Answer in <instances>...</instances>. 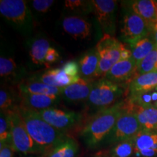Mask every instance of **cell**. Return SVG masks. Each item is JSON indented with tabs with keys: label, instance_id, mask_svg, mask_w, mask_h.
<instances>
[{
	"label": "cell",
	"instance_id": "1",
	"mask_svg": "<svg viewBox=\"0 0 157 157\" xmlns=\"http://www.w3.org/2000/svg\"><path fill=\"white\" fill-rule=\"evenodd\" d=\"M126 104L127 101L116 103L112 106L100 110L87 121L80 132V137L88 149L95 150L103 146Z\"/></svg>",
	"mask_w": 157,
	"mask_h": 157
},
{
	"label": "cell",
	"instance_id": "2",
	"mask_svg": "<svg viewBox=\"0 0 157 157\" xmlns=\"http://www.w3.org/2000/svg\"><path fill=\"white\" fill-rule=\"evenodd\" d=\"M16 109L29 135L45 152H50L68 136L66 133L60 132L45 121L36 110L27 109L20 105Z\"/></svg>",
	"mask_w": 157,
	"mask_h": 157
},
{
	"label": "cell",
	"instance_id": "3",
	"mask_svg": "<svg viewBox=\"0 0 157 157\" xmlns=\"http://www.w3.org/2000/svg\"><path fill=\"white\" fill-rule=\"evenodd\" d=\"M0 13L10 25L23 35L27 36L32 31V15L25 1L1 0Z\"/></svg>",
	"mask_w": 157,
	"mask_h": 157
},
{
	"label": "cell",
	"instance_id": "4",
	"mask_svg": "<svg viewBox=\"0 0 157 157\" xmlns=\"http://www.w3.org/2000/svg\"><path fill=\"white\" fill-rule=\"evenodd\" d=\"M16 107L7 111L10 122L12 143L15 151L23 154H45L46 152L35 143L29 135Z\"/></svg>",
	"mask_w": 157,
	"mask_h": 157
},
{
	"label": "cell",
	"instance_id": "5",
	"mask_svg": "<svg viewBox=\"0 0 157 157\" xmlns=\"http://www.w3.org/2000/svg\"><path fill=\"white\" fill-rule=\"evenodd\" d=\"M142 129L136 115L127 101L126 107L103 145L112 146L122 141L132 140Z\"/></svg>",
	"mask_w": 157,
	"mask_h": 157
},
{
	"label": "cell",
	"instance_id": "6",
	"mask_svg": "<svg viewBox=\"0 0 157 157\" xmlns=\"http://www.w3.org/2000/svg\"><path fill=\"white\" fill-rule=\"evenodd\" d=\"M124 48L125 45L114 36L104 34L95 48L99 55V66L95 76L104 77L108 71L121 60V54Z\"/></svg>",
	"mask_w": 157,
	"mask_h": 157
},
{
	"label": "cell",
	"instance_id": "7",
	"mask_svg": "<svg viewBox=\"0 0 157 157\" xmlns=\"http://www.w3.org/2000/svg\"><path fill=\"white\" fill-rule=\"evenodd\" d=\"M122 94L123 90L119 84L103 77L94 83L87 103L100 111L114 105Z\"/></svg>",
	"mask_w": 157,
	"mask_h": 157
},
{
	"label": "cell",
	"instance_id": "8",
	"mask_svg": "<svg viewBox=\"0 0 157 157\" xmlns=\"http://www.w3.org/2000/svg\"><path fill=\"white\" fill-rule=\"evenodd\" d=\"M151 31L152 29L148 23L131 10L124 13L121 26V38L124 42L131 46L148 36Z\"/></svg>",
	"mask_w": 157,
	"mask_h": 157
},
{
	"label": "cell",
	"instance_id": "9",
	"mask_svg": "<svg viewBox=\"0 0 157 157\" xmlns=\"http://www.w3.org/2000/svg\"><path fill=\"white\" fill-rule=\"evenodd\" d=\"M37 111L42 119L51 126L65 133L79 124L82 120V114L68 110L52 107Z\"/></svg>",
	"mask_w": 157,
	"mask_h": 157
},
{
	"label": "cell",
	"instance_id": "10",
	"mask_svg": "<svg viewBox=\"0 0 157 157\" xmlns=\"http://www.w3.org/2000/svg\"><path fill=\"white\" fill-rule=\"evenodd\" d=\"M95 16L105 34L113 36L116 33V10L117 2L115 0H93Z\"/></svg>",
	"mask_w": 157,
	"mask_h": 157
},
{
	"label": "cell",
	"instance_id": "11",
	"mask_svg": "<svg viewBox=\"0 0 157 157\" xmlns=\"http://www.w3.org/2000/svg\"><path fill=\"white\" fill-rule=\"evenodd\" d=\"M135 154L140 157L157 156V131L142 129L134 138Z\"/></svg>",
	"mask_w": 157,
	"mask_h": 157
},
{
	"label": "cell",
	"instance_id": "12",
	"mask_svg": "<svg viewBox=\"0 0 157 157\" xmlns=\"http://www.w3.org/2000/svg\"><path fill=\"white\" fill-rule=\"evenodd\" d=\"M93 85L94 83L90 80L81 77L75 83L62 88L61 97L73 103L87 101Z\"/></svg>",
	"mask_w": 157,
	"mask_h": 157
},
{
	"label": "cell",
	"instance_id": "13",
	"mask_svg": "<svg viewBox=\"0 0 157 157\" xmlns=\"http://www.w3.org/2000/svg\"><path fill=\"white\" fill-rule=\"evenodd\" d=\"M62 26L66 34L75 39H85L91 35V24L79 16L71 15L64 17Z\"/></svg>",
	"mask_w": 157,
	"mask_h": 157
},
{
	"label": "cell",
	"instance_id": "14",
	"mask_svg": "<svg viewBox=\"0 0 157 157\" xmlns=\"http://www.w3.org/2000/svg\"><path fill=\"white\" fill-rule=\"evenodd\" d=\"M137 66L133 58L119 60L105 74L104 78L116 84L128 81L136 75Z\"/></svg>",
	"mask_w": 157,
	"mask_h": 157
},
{
	"label": "cell",
	"instance_id": "15",
	"mask_svg": "<svg viewBox=\"0 0 157 157\" xmlns=\"http://www.w3.org/2000/svg\"><path fill=\"white\" fill-rule=\"evenodd\" d=\"M157 87V71L135 75L129 84V98L152 91Z\"/></svg>",
	"mask_w": 157,
	"mask_h": 157
},
{
	"label": "cell",
	"instance_id": "16",
	"mask_svg": "<svg viewBox=\"0 0 157 157\" xmlns=\"http://www.w3.org/2000/svg\"><path fill=\"white\" fill-rule=\"evenodd\" d=\"M20 105L27 109L41 111L52 108L59 103L60 96L50 95L20 94Z\"/></svg>",
	"mask_w": 157,
	"mask_h": 157
},
{
	"label": "cell",
	"instance_id": "17",
	"mask_svg": "<svg viewBox=\"0 0 157 157\" xmlns=\"http://www.w3.org/2000/svg\"><path fill=\"white\" fill-rule=\"evenodd\" d=\"M81 77H72L68 75L62 68H58L47 71L34 79L48 84L52 87L63 88L66 86L75 83Z\"/></svg>",
	"mask_w": 157,
	"mask_h": 157
},
{
	"label": "cell",
	"instance_id": "18",
	"mask_svg": "<svg viewBox=\"0 0 157 157\" xmlns=\"http://www.w3.org/2000/svg\"><path fill=\"white\" fill-rule=\"evenodd\" d=\"M128 103L136 115L143 129L157 131V107L154 105L143 106L133 104L129 101Z\"/></svg>",
	"mask_w": 157,
	"mask_h": 157
},
{
	"label": "cell",
	"instance_id": "19",
	"mask_svg": "<svg viewBox=\"0 0 157 157\" xmlns=\"http://www.w3.org/2000/svg\"><path fill=\"white\" fill-rule=\"evenodd\" d=\"M130 10L142 17L151 28L157 22V1L136 0L130 3Z\"/></svg>",
	"mask_w": 157,
	"mask_h": 157
},
{
	"label": "cell",
	"instance_id": "20",
	"mask_svg": "<svg viewBox=\"0 0 157 157\" xmlns=\"http://www.w3.org/2000/svg\"><path fill=\"white\" fill-rule=\"evenodd\" d=\"M18 91L20 94L50 95L61 97L62 88L52 87L34 79L20 84L18 85Z\"/></svg>",
	"mask_w": 157,
	"mask_h": 157
},
{
	"label": "cell",
	"instance_id": "21",
	"mask_svg": "<svg viewBox=\"0 0 157 157\" xmlns=\"http://www.w3.org/2000/svg\"><path fill=\"white\" fill-rule=\"evenodd\" d=\"M82 78L90 80L96 76L99 66V55L96 48L86 52L78 61Z\"/></svg>",
	"mask_w": 157,
	"mask_h": 157
},
{
	"label": "cell",
	"instance_id": "22",
	"mask_svg": "<svg viewBox=\"0 0 157 157\" xmlns=\"http://www.w3.org/2000/svg\"><path fill=\"white\" fill-rule=\"evenodd\" d=\"M79 146L73 137L67 136L48 153V157H77Z\"/></svg>",
	"mask_w": 157,
	"mask_h": 157
},
{
	"label": "cell",
	"instance_id": "23",
	"mask_svg": "<svg viewBox=\"0 0 157 157\" xmlns=\"http://www.w3.org/2000/svg\"><path fill=\"white\" fill-rule=\"evenodd\" d=\"M135 154L134 139L116 143L109 150L101 151L96 157H130Z\"/></svg>",
	"mask_w": 157,
	"mask_h": 157
},
{
	"label": "cell",
	"instance_id": "24",
	"mask_svg": "<svg viewBox=\"0 0 157 157\" xmlns=\"http://www.w3.org/2000/svg\"><path fill=\"white\" fill-rule=\"evenodd\" d=\"M130 47L132 58L138 66L143 59L156 48V44L153 36H151L141 39Z\"/></svg>",
	"mask_w": 157,
	"mask_h": 157
},
{
	"label": "cell",
	"instance_id": "25",
	"mask_svg": "<svg viewBox=\"0 0 157 157\" xmlns=\"http://www.w3.org/2000/svg\"><path fill=\"white\" fill-rule=\"evenodd\" d=\"M50 46L48 40L44 38L36 39L31 43L29 55L33 63L36 65H44L45 59L48 56Z\"/></svg>",
	"mask_w": 157,
	"mask_h": 157
},
{
	"label": "cell",
	"instance_id": "26",
	"mask_svg": "<svg viewBox=\"0 0 157 157\" xmlns=\"http://www.w3.org/2000/svg\"><path fill=\"white\" fill-rule=\"evenodd\" d=\"M157 71V48L148 55L137 66L136 75Z\"/></svg>",
	"mask_w": 157,
	"mask_h": 157
},
{
	"label": "cell",
	"instance_id": "27",
	"mask_svg": "<svg viewBox=\"0 0 157 157\" xmlns=\"http://www.w3.org/2000/svg\"><path fill=\"white\" fill-rule=\"evenodd\" d=\"M17 68L16 63L10 57H0V76L2 78L15 76Z\"/></svg>",
	"mask_w": 157,
	"mask_h": 157
},
{
	"label": "cell",
	"instance_id": "28",
	"mask_svg": "<svg viewBox=\"0 0 157 157\" xmlns=\"http://www.w3.org/2000/svg\"><path fill=\"white\" fill-rule=\"evenodd\" d=\"M65 7L75 13L87 14L94 11L92 1H82V0H67L65 1Z\"/></svg>",
	"mask_w": 157,
	"mask_h": 157
},
{
	"label": "cell",
	"instance_id": "29",
	"mask_svg": "<svg viewBox=\"0 0 157 157\" xmlns=\"http://www.w3.org/2000/svg\"><path fill=\"white\" fill-rule=\"evenodd\" d=\"M0 143H11V128L7 112L1 111L0 114Z\"/></svg>",
	"mask_w": 157,
	"mask_h": 157
},
{
	"label": "cell",
	"instance_id": "30",
	"mask_svg": "<svg viewBox=\"0 0 157 157\" xmlns=\"http://www.w3.org/2000/svg\"><path fill=\"white\" fill-rule=\"evenodd\" d=\"M15 96L9 90L2 88L0 90V109L1 111L7 112L13 110L18 105L15 104Z\"/></svg>",
	"mask_w": 157,
	"mask_h": 157
},
{
	"label": "cell",
	"instance_id": "31",
	"mask_svg": "<svg viewBox=\"0 0 157 157\" xmlns=\"http://www.w3.org/2000/svg\"><path fill=\"white\" fill-rule=\"evenodd\" d=\"M54 2L55 1L53 0H34L31 2V5L33 8L36 11L41 13H44L50 10Z\"/></svg>",
	"mask_w": 157,
	"mask_h": 157
},
{
	"label": "cell",
	"instance_id": "32",
	"mask_svg": "<svg viewBox=\"0 0 157 157\" xmlns=\"http://www.w3.org/2000/svg\"><path fill=\"white\" fill-rule=\"evenodd\" d=\"M15 151L11 143H0V157H13Z\"/></svg>",
	"mask_w": 157,
	"mask_h": 157
},
{
	"label": "cell",
	"instance_id": "33",
	"mask_svg": "<svg viewBox=\"0 0 157 157\" xmlns=\"http://www.w3.org/2000/svg\"><path fill=\"white\" fill-rule=\"evenodd\" d=\"M59 57H60V55H59L58 51L55 48H51L50 50H49V52L46 57V59H45L44 66H47L48 68L50 67L51 65L57 62Z\"/></svg>",
	"mask_w": 157,
	"mask_h": 157
},
{
	"label": "cell",
	"instance_id": "34",
	"mask_svg": "<svg viewBox=\"0 0 157 157\" xmlns=\"http://www.w3.org/2000/svg\"><path fill=\"white\" fill-rule=\"evenodd\" d=\"M152 32V34L151 36H153V38H154L155 42H156V48H157V31H154V30H152L151 31Z\"/></svg>",
	"mask_w": 157,
	"mask_h": 157
},
{
	"label": "cell",
	"instance_id": "35",
	"mask_svg": "<svg viewBox=\"0 0 157 157\" xmlns=\"http://www.w3.org/2000/svg\"><path fill=\"white\" fill-rule=\"evenodd\" d=\"M152 30L157 31V22L154 25V26H153V28H152Z\"/></svg>",
	"mask_w": 157,
	"mask_h": 157
},
{
	"label": "cell",
	"instance_id": "36",
	"mask_svg": "<svg viewBox=\"0 0 157 157\" xmlns=\"http://www.w3.org/2000/svg\"><path fill=\"white\" fill-rule=\"evenodd\" d=\"M156 107H157V102H156Z\"/></svg>",
	"mask_w": 157,
	"mask_h": 157
},
{
	"label": "cell",
	"instance_id": "37",
	"mask_svg": "<svg viewBox=\"0 0 157 157\" xmlns=\"http://www.w3.org/2000/svg\"><path fill=\"white\" fill-rule=\"evenodd\" d=\"M28 157H35V156H28Z\"/></svg>",
	"mask_w": 157,
	"mask_h": 157
}]
</instances>
